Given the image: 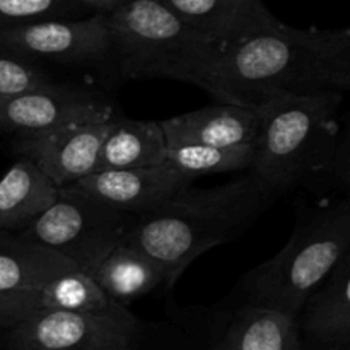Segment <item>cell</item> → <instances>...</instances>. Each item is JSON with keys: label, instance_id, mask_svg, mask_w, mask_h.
I'll return each instance as SVG.
<instances>
[{"label": "cell", "instance_id": "cell-27", "mask_svg": "<svg viewBox=\"0 0 350 350\" xmlns=\"http://www.w3.org/2000/svg\"><path fill=\"white\" fill-rule=\"evenodd\" d=\"M327 350H347V349H327Z\"/></svg>", "mask_w": 350, "mask_h": 350}, {"label": "cell", "instance_id": "cell-24", "mask_svg": "<svg viewBox=\"0 0 350 350\" xmlns=\"http://www.w3.org/2000/svg\"><path fill=\"white\" fill-rule=\"evenodd\" d=\"M58 0H0V27L24 24L57 9Z\"/></svg>", "mask_w": 350, "mask_h": 350}, {"label": "cell", "instance_id": "cell-22", "mask_svg": "<svg viewBox=\"0 0 350 350\" xmlns=\"http://www.w3.org/2000/svg\"><path fill=\"white\" fill-rule=\"evenodd\" d=\"M51 84L53 82L46 74L27 62L0 55V103L31 91L44 89Z\"/></svg>", "mask_w": 350, "mask_h": 350}, {"label": "cell", "instance_id": "cell-25", "mask_svg": "<svg viewBox=\"0 0 350 350\" xmlns=\"http://www.w3.org/2000/svg\"><path fill=\"white\" fill-rule=\"evenodd\" d=\"M75 2H82L85 5H91L94 9L103 10V12H111L113 9H116L118 5L125 3L126 0H75Z\"/></svg>", "mask_w": 350, "mask_h": 350}, {"label": "cell", "instance_id": "cell-17", "mask_svg": "<svg viewBox=\"0 0 350 350\" xmlns=\"http://www.w3.org/2000/svg\"><path fill=\"white\" fill-rule=\"evenodd\" d=\"M91 279L109 299L129 308L164 284V272L142 250L125 241L103 260Z\"/></svg>", "mask_w": 350, "mask_h": 350}, {"label": "cell", "instance_id": "cell-3", "mask_svg": "<svg viewBox=\"0 0 350 350\" xmlns=\"http://www.w3.org/2000/svg\"><path fill=\"white\" fill-rule=\"evenodd\" d=\"M350 252V204L332 202L299 217L277 255L241 280L245 304L296 318L304 301Z\"/></svg>", "mask_w": 350, "mask_h": 350}, {"label": "cell", "instance_id": "cell-18", "mask_svg": "<svg viewBox=\"0 0 350 350\" xmlns=\"http://www.w3.org/2000/svg\"><path fill=\"white\" fill-rule=\"evenodd\" d=\"M72 270L74 267L55 253L17 234L0 232V291H40Z\"/></svg>", "mask_w": 350, "mask_h": 350}, {"label": "cell", "instance_id": "cell-1", "mask_svg": "<svg viewBox=\"0 0 350 350\" xmlns=\"http://www.w3.org/2000/svg\"><path fill=\"white\" fill-rule=\"evenodd\" d=\"M349 84V29H297L270 14L214 46L200 89L219 103L256 108L289 96L345 92Z\"/></svg>", "mask_w": 350, "mask_h": 350}, {"label": "cell", "instance_id": "cell-7", "mask_svg": "<svg viewBox=\"0 0 350 350\" xmlns=\"http://www.w3.org/2000/svg\"><path fill=\"white\" fill-rule=\"evenodd\" d=\"M139 323L130 311L113 317L38 310L7 332V345L26 350H135Z\"/></svg>", "mask_w": 350, "mask_h": 350}, {"label": "cell", "instance_id": "cell-9", "mask_svg": "<svg viewBox=\"0 0 350 350\" xmlns=\"http://www.w3.org/2000/svg\"><path fill=\"white\" fill-rule=\"evenodd\" d=\"M0 46L17 55L58 62H84L111 50L108 21L96 14L82 21H40L0 27Z\"/></svg>", "mask_w": 350, "mask_h": 350}, {"label": "cell", "instance_id": "cell-23", "mask_svg": "<svg viewBox=\"0 0 350 350\" xmlns=\"http://www.w3.org/2000/svg\"><path fill=\"white\" fill-rule=\"evenodd\" d=\"M38 310V291H0V332L12 330Z\"/></svg>", "mask_w": 350, "mask_h": 350}, {"label": "cell", "instance_id": "cell-26", "mask_svg": "<svg viewBox=\"0 0 350 350\" xmlns=\"http://www.w3.org/2000/svg\"><path fill=\"white\" fill-rule=\"evenodd\" d=\"M7 350H26V349H12V347H9Z\"/></svg>", "mask_w": 350, "mask_h": 350}, {"label": "cell", "instance_id": "cell-6", "mask_svg": "<svg viewBox=\"0 0 350 350\" xmlns=\"http://www.w3.org/2000/svg\"><path fill=\"white\" fill-rule=\"evenodd\" d=\"M135 215L62 188L58 200L17 236L67 260L91 277L126 234Z\"/></svg>", "mask_w": 350, "mask_h": 350}, {"label": "cell", "instance_id": "cell-8", "mask_svg": "<svg viewBox=\"0 0 350 350\" xmlns=\"http://www.w3.org/2000/svg\"><path fill=\"white\" fill-rule=\"evenodd\" d=\"M113 120V108L94 94L51 84L0 103V130L33 137L67 125Z\"/></svg>", "mask_w": 350, "mask_h": 350}, {"label": "cell", "instance_id": "cell-10", "mask_svg": "<svg viewBox=\"0 0 350 350\" xmlns=\"http://www.w3.org/2000/svg\"><path fill=\"white\" fill-rule=\"evenodd\" d=\"M115 118L101 123L67 125L33 137H19L14 150L36 164L58 188L74 185L96 171L98 154Z\"/></svg>", "mask_w": 350, "mask_h": 350}, {"label": "cell", "instance_id": "cell-2", "mask_svg": "<svg viewBox=\"0 0 350 350\" xmlns=\"http://www.w3.org/2000/svg\"><path fill=\"white\" fill-rule=\"evenodd\" d=\"M275 195L253 173L207 190L187 188L161 207L135 215L126 243L163 269L164 286L171 289L193 260L248 231Z\"/></svg>", "mask_w": 350, "mask_h": 350}, {"label": "cell", "instance_id": "cell-4", "mask_svg": "<svg viewBox=\"0 0 350 350\" xmlns=\"http://www.w3.org/2000/svg\"><path fill=\"white\" fill-rule=\"evenodd\" d=\"M344 92L289 96L256 106L260 125L252 173L275 193L325 170L337 149Z\"/></svg>", "mask_w": 350, "mask_h": 350}, {"label": "cell", "instance_id": "cell-16", "mask_svg": "<svg viewBox=\"0 0 350 350\" xmlns=\"http://www.w3.org/2000/svg\"><path fill=\"white\" fill-rule=\"evenodd\" d=\"M166 139L154 120H115L98 154L96 171L137 170L166 161Z\"/></svg>", "mask_w": 350, "mask_h": 350}, {"label": "cell", "instance_id": "cell-21", "mask_svg": "<svg viewBox=\"0 0 350 350\" xmlns=\"http://www.w3.org/2000/svg\"><path fill=\"white\" fill-rule=\"evenodd\" d=\"M253 159H255V144L236 147L181 146L167 149L164 164L195 180L197 176H205V174L248 170L252 167Z\"/></svg>", "mask_w": 350, "mask_h": 350}, {"label": "cell", "instance_id": "cell-13", "mask_svg": "<svg viewBox=\"0 0 350 350\" xmlns=\"http://www.w3.org/2000/svg\"><path fill=\"white\" fill-rule=\"evenodd\" d=\"M301 327L328 349H344L350 340V255L310 294L301 308Z\"/></svg>", "mask_w": 350, "mask_h": 350}, {"label": "cell", "instance_id": "cell-14", "mask_svg": "<svg viewBox=\"0 0 350 350\" xmlns=\"http://www.w3.org/2000/svg\"><path fill=\"white\" fill-rule=\"evenodd\" d=\"M60 197V188L26 157L0 180V232L19 234Z\"/></svg>", "mask_w": 350, "mask_h": 350}, {"label": "cell", "instance_id": "cell-19", "mask_svg": "<svg viewBox=\"0 0 350 350\" xmlns=\"http://www.w3.org/2000/svg\"><path fill=\"white\" fill-rule=\"evenodd\" d=\"M217 350H303L297 320L245 304L236 311Z\"/></svg>", "mask_w": 350, "mask_h": 350}, {"label": "cell", "instance_id": "cell-15", "mask_svg": "<svg viewBox=\"0 0 350 350\" xmlns=\"http://www.w3.org/2000/svg\"><path fill=\"white\" fill-rule=\"evenodd\" d=\"M212 46L256 26L270 16L260 0H163Z\"/></svg>", "mask_w": 350, "mask_h": 350}, {"label": "cell", "instance_id": "cell-11", "mask_svg": "<svg viewBox=\"0 0 350 350\" xmlns=\"http://www.w3.org/2000/svg\"><path fill=\"white\" fill-rule=\"evenodd\" d=\"M191 181V178L174 167L159 164L137 170L99 171L65 188L94 198L123 214L142 215L190 188Z\"/></svg>", "mask_w": 350, "mask_h": 350}, {"label": "cell", "instance_id": "cell-20", "mask_svg": "<svg viewBox=\"0 0 350 350\" xmlns=\"http://www.w3.org/2000/svg\"><path fill=\"white\" fill-rule=\"evenodd\" d=\"M40 310L64 313L113 317L129 311L109 299L94 280L85 273L72 270L51 279L40 291Z\"/></svg>", "mask_w": 350, "mask_h": 350}, {"label": "cell", "instance_id": "cell-5", "mask_svg": "<svg viewBox=\"0 0 350 350\" xmlns=\"http://www.w3.org/2000/svg\"><path fill=\"white\" fill-rule=\"evenodd\" d=\"M106 21L125 77L170 79L202 88L214 46L163 0H126Z\"/></svg>", "mask_w": 350, "mask_h": 350}, {"label": "cell", "instance_id": "cell-12", "mask_svg": "<svg viewBox=\"0 0 350 350\" xmlns=\"http://www.w3.org/2000/svg\"><path fill=\"white\" fill-rule=\"evenodd\" d=\"M159 123L167 149L181 146L236 147L256 142L260 118L255 108L217 103Z\"/></svg>", "mask_w": 350, "mask_h": 350}]
</instances>
